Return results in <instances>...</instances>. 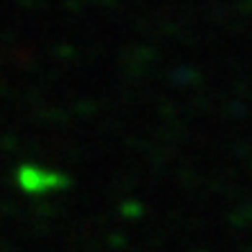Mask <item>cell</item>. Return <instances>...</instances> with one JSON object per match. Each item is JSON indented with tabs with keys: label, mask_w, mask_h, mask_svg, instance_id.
I'll return each mask as SVG.
<instances>
[{
	"label": "cell",
	"mask_w": 252,
	"mask_h": 252,
	"mask_svg": "<svg viewBox=\"0 0 252 252\" xmlns=\"http://www.w3.org/2000/svg\"><path fill=\"white\" fill-rule=\"evenodd\" d=\"M21 186L31 193H47V190H54L57 186H62V175L49 173V170H39V167H24L21 170Z\"/></svg>",
	"instance_id": "obj_1"
}]
</instances>
